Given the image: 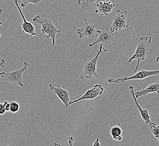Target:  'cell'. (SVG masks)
I'll list each match as a JSON object with an SVG mask.
<instances>
[{"label":"cell","mask_w":159,"mask_h":146,"mask_svg":"<svg viewBox=\"0 0 159 146\" xmlns=\"http://www.w3.org/2000/svg\"><path fill=\"white\" fill-rule=\"evenodd\" d=\"M68 144L69 146H74V139L73 137H68L67 138Z\"/></svg>","instance_id":"21"},{"label":"cell","mask_w":159,"mask_h":146,"mask_svg":"<svg viewBox=\"0 0 159 146\" xmlns=\"http://www.w3.org/2000/svg\"><path fill=\"white\" fill-rule=\"evenodd\" d=\"M128 14L127 11L117 10L116 15L113 18V20L111 25L110 30L112 32H120L123 29H127L129 27V24L127 23L126 16Z\"/></svg>","instance_id":"6"},{"label":"cell","mask_w":159,"mask_h":146,"mask_svg":"<svg viewBox=\"0 0 159 146\" xmlns=\"http://www.w3.org/2000/svg\"><path fill=\"white\" fill-rule=\"evenodd\" d=\"M50 89L56 94L64 105V108H68L70 102V93L66 90L64 87H61L60 85L54 87L52 84L49 85Z\"/></svg>","instance_id":"9"},{"label":"cell","mask_w":159,"mask_h":146,"mask_svg":"<svg viewBox=\"0 0 159 146\" xmlns=\"http://www.w3.org/2000/svg\"><path fill=\"white\" fill-rule=\"evenodd\" d=\"M2 10L1 9H0V17H1V14H2ZM2 23L0 21V27L2 25ZM1 34H0V38H1Z\"/></svg>","instance_id":"25"},{"label":"cell","mask_w":159,"mask_h":146,"mask_svg":"<svg viewBox=\"0 0 159 146\" xmlns=\"http://www.w3.org/2000/svg\"><path fill=\"white\" fill-rule=\"evenodd\" d=\"M5 61L4 59H2L1 60H0V69L5 67Z\"/></svg>","instance_id":"24"},{"label":"cell","mask_w":159,"mask_h":146,"mask_svg":"<svg viewBox=\"0 0 159 146\" xmlns=\"http://www.w3.org/2000/svg\"><path fill=\"white\" fill-rule=\"evenodd\" d=\"M9 1V0H7V1Z\"/></svg>","instance_id":"28"},{"label":"cell","mask_w":159,"mask_h":146,"mask_svg":"<svg viewBox=\"0 0 159 146\" xmlns=\"http://www.w3.org/2000/svg\"><path fill=\"white\" fill-rule=\"evenodd\" d=\"M85 25L81 28L77 30V33L79 34L80 38H88L90 39H93L98 36L99 31L97 30L94 25L89 23L86 18H84Z\"/></svg>","instance_id":"8"},{"label":"cell","mask_w":159,"mask_h":146,"mask_svg":"<svg viewBox=\"0 0 159 146\" xmlns=\"http://www.w3.org/2000/svg\"><path fill=\"white\" fill-rule=\"evenodd\" d=\"M14 3L16 6L17 9L18 10L21 16V18L23 20V23H21V24L22 31L25 33L30 34L31 36H36L37 33H36V32L35 31V28L34 27V25L32 24L30 22L27 21V20L25 18V15H24L21 10L20 9V7H19V5L18 0H15Z\"/></svg>","instance_id":"12"},{"label":"cell","mask_w":159,"mask_h":146,"mask_svg":"<svg viewBox=\"0 0 159 146\" xmlns=\"http://www.w3.org/2000/svg\"><path fill=\"white\" fill-rule=\"evenodd\" d=\"M115 6V5L112 3L110 0H102L96 5L94 12L99 15L108 16Z\"/></svg>","instance_id":"11"},{"label":"cell","mask_w":159,"mask_h":146,"mask_svg":"<svg viewBox=\"0 0 159 146\" xmlns=\"http://www.w3.org/2000/svg\"><path fill=\"white\" fill-rule=\"evenodd\" d=\"M6 110L5 109L4 103H0V115H3L6 113Z\"/></svg>","instance_id":"20"},{"label":"cell","mask_w":159,"mask_h":146,"mask_svg":"<svg viewBox=\"0 0 159 146\" xmlns=\"http://www.w3.org/2000/svg\"><path fill=\"white\" fill-rule=\"evenodd\" d=\"M152 40V38L150 36H142L139 38L134 53L128 60V63L132 64V67L134 66L133 61L134 60H137V65L135 68V73L137 72L141 62L152 55L153 50L149 48Z\"/></svg>","instance_id":"1"},{"label":"cell","mask_w":159,"mask_h":146,"mask_svg":"<svg viewBox=\"0 0 159 146\" xmlns=\"http://www.w3.org/2000/svg\"><path fill=\"white\" fill-rule=\"evenodd\" d=\"M122 129L120 125L113 126L110 129V134L113 140L121 141L122 140Z\"/></svg>","instance_id":"16"},{"label":"cell","mask_w":159,"mask_h":146,"mask_svg":"<svg viewBox=\"0 0 159 146\" xmlns=\"http://www.w3.org/2000/svg\"><path fill=\"white\" fill-rule=\"evenodd\" d=\"M3 103H4V105H5V109L6 110V111H9L10 106V103H9V102L7 101H4Z\"/></svg>","instance_id":"22"},{"label":"cell","mask_w":159,"mask_h":146,"mask_svg":"<svg viewBox=\"0 0 159 146\" xmlns=\"http://www.w3.org/2000/svg\"><path fill=\"white\" fill-rule=\"evenodd\" d=\"M100 0H77V3L80 6V13H85L95 7Z\"/></svg>","instance_id":"15"},{"label":"cell","mask_w":159,"mask_h":146,"mask_svg":"<svg viewBox=\"0 0 159 146\" xmlns=\"http://www.w3.org/2000/svg\"><path fill=\"white\" fill-rule=\"evenodd\" d=\"M135 96L136 98L143 97L151 93H156L159 95V80L152 83L147 86L145 88L142 89L140 91L134 89Z\"/></svg>","instance_id":"14"},{"label":"cell","mask_w":159,"mask_h":146,"mask_svg":"<svg viewBox=\"0 0 159 146\" xmlns=\"http://www.w3.org/2000/svg\"><path fill=\"white\" fill-rule=\"evenodd\" d=\"M149 126L152 134L157 140L159 143V125H157L156 123L151 122Z\"/></svg>","instance_id":"17"},{"label":"cell","mask_w":159,"mask_h":146,"mask_svg":"<svg viewBox=\"0 0 159 146\" xmlns=\"http://www.w3.org/2000/svg\"><path fill=\"white\" fill-rule=\"evenodd\" d=\"M92 146H101V143H99V140L98 138H96L95 141L93 143Z\"/></svg>","instance_id":"23"},{"label":"cell","mask_w":159,"mask_h":146,"mask_svg":"<svg viewBox=\"0 0 159 146\" xmlns=\"http://www.w3.org/2000/svg\"><path fill=\"white\" fill-rule=\"evenodd\" d=\"M105 89L102 85L100 84H95L92 88L89 89L88 91H86L81 97L75 100L70 101L69 104V106L73 104H77L80 101L95 99L99 96L102 95Z\"/></svg>","instance_id":"7"},{"label":"cell","mask_w":159,"mask_h":146,"mask_svg":"<svg viewBox=\"0 0 159 146\" xmlns=\"http://www.w3.org/2000/svg\"></svg>","instance_id":"29"},{"label":"cell","mask_w":159,"mask_h":146,"mask_svg":"<svg viewBox=\"0 0 159 146\" xmlns=\"http://www.w3.org/2000/svg\"><path fill=\"white\" fill-rule=\"evenodd\" d=\"M156 62L157 63H159V57H157L156 59Z\"/></svg>","instance_id":"27"},{"label":"cell","mask_w":159,"mask_h":146,"mask_svg":"<svg viewBox=\"0 0 159 146\" xmlns=\"http://www.w3.org/2000/svg\"><path fill=\"white\" fill-rule=\"evenodd\" d=\"M10 111L11 113H17L19 110L20 105H19V104L18 102H15V101H12V102L10 103Z\"/></svg>","instance_id":"19"},{"label":"cell","mask_w":159,"mask_h":146,"mask_svg":"<svg viewBox=\"0 0 159 146\" xmlns=\"http://www.w3.org/2000/svg\"><path fill=\"white\" fill-rule=\"evenodd\" d=\"M115 41V36L113 32L111 31L110 29L108 28H105L102 30L99 31L98 34V38L94 42L89 44V47H92L97 44H102L103 43H109L110 44Z\"/></svg>","instance_id":"10"},{"label":"cell","mask_w":159,"mask_h":146,"mask_svg":"<svg viewBox=\"0 0 159 146\" xmlns=\"http://www.w3.org/2000/svg\"><path fill=\"white\" fill-rule=\"evenodd\" d=\"M129 89L130 91V93L132 96V98L133 99V100L134 101L135 105V106L137 107V109L138 110L139 114L141 115L142 119H143L144 122L146 123V124L149 125L150 122H151V116H150L149 113L147 109H143L141 107V106L139 105V104H138V101L137 98L135 96L134 88L133 86H130L129 87Z\"/></svg>","instance_id":"13"},{"label":"cell","mask_w":159,"mask_h":146,"mask_svg":"<svg viewBox=\"0 0 159 146\" xmlns=\"http://www.w3.org/2000/svg\"><path fill=\"white\" fill-rule=\"evenodd\" d=\"M52 146H61L60 144H58V143H53V144H52Z\"/></svg>","instance_id":"26"},{"label":"cell","mask_w":159,"mask_h":146,"mask_svg":"<svg viewBox=\"0 0 159 146\" xmlns=\"http://www.w3.org/2000/svg\"><path fill=\"white\" fill-rule=\"evenodd\" d=\"M110 50L103 49V45L100 44L99 47V51L97 53L94 58L91 60L88 61L86 63L84 67L83 71L81 75H80L79 80L84 79H90L94 76H97V64L98 62V58L101 54L103 52H107Z\"/></svg>","instance_id":"4"},{"label":"cell","mask_w":159,"mask_h":146,"mask_svg":"<svg viewBox=\"0 0 159 146\" xmlns=\"http://www.w3.org/2000/svg\"><path fill=\"white\" fill-rule=\"evenodd\" d=\"M159 74V70H142L135 73L132 76H125L121 78H109L107 80V82L111 84H119L120 83H125L129 80H142L145 79L149 76H155Z\"/></svg>","instance_id":"5"},{"label":"cell","mask_w":159,"mask_h":146,"mask_svg":"<svg viewBox=\"0 0 159 146\" xmlns=\"http://www.w3.org/2000/svg\"><path fill=\"white\" fill-rule=\"evenodd\" d=\"M41 2V0H21L20 6L22 7H26L28 3L33 5H38Z\"/></svg>","instance_id":"18"},{"label":"cell","mask_w":159,"mask_h":146,"mask_svg":"<svg viewBox=\"0 0 159 146\" xmlns=\"http://www.w3.org/2000/svg\"><path fill=\"white\" fill-rule=\"evenodd\" d=\"M32 21L34 24L41 27V32L42 34H46L47 38H50L52 45H55L56 36L57 35L61 36V31L57 28L52 21L49 19L37 15L32 19Z\"/></svg>","instance_id":"2"},{"label":"cell","mask_w":159,"mask_h":146,"mask_svg":"<svg viewBox=\"0 0 159 146\" xmlns=\"http://www.w3.org/2000/svg\"><path fill=\"white\" fill-rule=\"evenodd\" d=\"M30 65L28 62L25 61L23 62V67L20 69L12 71L11 72H1L0 73L1 79L2 81L9 83L11 85H20L24 87L23 83V75L28 69Z\"/></svg>","instance_id":"3"}]
</instances>
